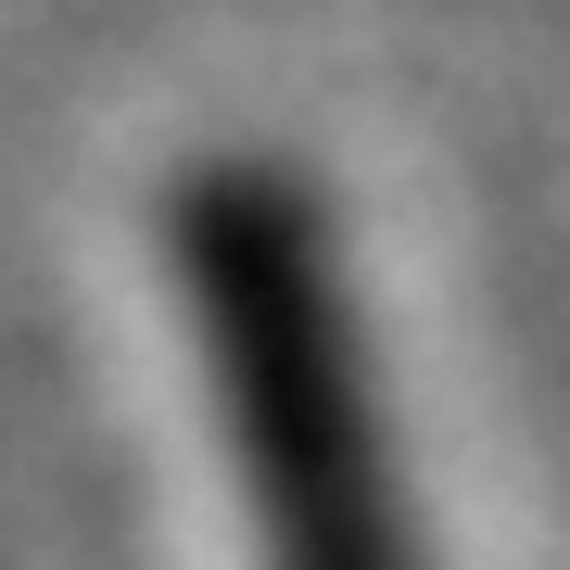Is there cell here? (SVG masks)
Segmentation results:
<instances>
[{
  "label": "cell",
  "instance_id": "6da1fadb",
  "mask_svg": "<svg viewBox=\"0 0 570 570\" xmlns=\"http://www.w3.org/2000/svg\"><path fill=\"white\" fill-rule=\"evenodd\" d=\"M178 292L204 330L216 419L279 570H406V508L381 469L367 343L317 204L279 165H204L178 190Z\"/></svg>",
  "mask_w": 570,
  "mask_h": 570
}]
</instances>
